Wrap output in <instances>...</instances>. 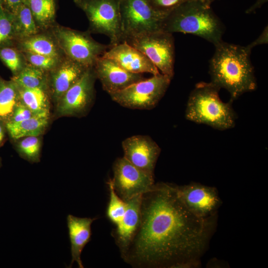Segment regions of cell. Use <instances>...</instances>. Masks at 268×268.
Returning a JSON list of instances; mask_svg holds the SVG:
<instances>
[{"instance_id":"1","label":"cell","mask_w":268,"mask_h":268,"mask_svg":"<svg viewBox=\"0 0 268 268\" xmlns=\"http://www.w3.org/2000/svg\"><path fill=\"white\" fill-rule=\"evenodd\" d=\"M215 215L197 217L181 201L175 185L154 184L142 195L139 226L121 258L136 268L198 266L214 227Z\"/></svg>"},{"instance_id":"2","label":"cell","mask_w":268,"mask_h":268,"mask_svg":"<svg viewBox=\"0 0 268 268\" xmlns=\"http://www.w3.org/2000/svg\"><path fill=\"white\" fill-rule=\"evenodd\" d=\"M214 46L209 62L210 82L227 90L231 102L244 93L255 90L257 84L250 59L251 51L246 46L223 41Z\"/></svg>"},{"instance_id":"3","label":"cell","mask_w":268,"mask_h":268,"mask_svg":"<svg viewBox=\"0 0 268 268\" xmlns=\"http://www.w3.org/2000/svg\"><path fill=\"white\" fill-rule=\"evenodd\" d=\"M162 30L196 35L215 46L222 41L224 28L210 6L198 0H190L164 17Z\"/></svg>"},{"instance_id":"4","label":"cell","mask_w":268,"mask_h":268,"mask_svg":"<svg viewBox=\"0 0 268 268\" xmlns=\"http://www.w3.org/2000/svg\"><path fill=\"white\" fill-rule=\"evenodd\" d=\"M220 89L211 82L198 83L189 97L186 118L221 131L233 128L237 116L232 102L225 103L221 100Z\"/></svg>"},{"instance_id":"5","label":"cell","mask_w":268,"mask_h":268,"mask_svg":"<svg viewBox=\"0 0 268 268\" xmlns=\"http://www.w3.org/2000/svg\"><path fill=\"white\" fill-rule=\"evenodd\" d=\"M56 41L67 58L89 68L109 48L95 41L91 33L61 25L56 23L50 29Z\"/></svg>"},{"instance_id":"6","label":"cell","mask_w":268,"mask_h":268,"mask_svg":"<svg viewBox=\"0 0 268 268\" xmlns=\"http://www.w3.org/2000/svg\"><path fill=\"white\" fill-rule=\"evenodd\" d=\"M85 14L88 31L104 34L110 39L109 47L123 42L119 0H73Z\"/></svg>"},{"instance_id":"7","label":"cell","mask_w":268,"mask_h":268,"mask_svg":"<svg viewBox=\"0 0 268 268\" xmlns=\"http://www.w3.org/2000/svg\"><path fill=\"white\" fill-rule=\"evenodd\" d=\"M172 78L163 74L153 75L110 95L121 106L132 109L154 108L164 95Z\"/></svg>"},{"instance_id":"8","label":"cell","mask_w":268,"mask_h":268,"mask_svg":"<svg viewBox=\"0 0 268 268\" xmlns=\"http://www.w3.org/2000/svg\"><path fill=\"white\" fill-rule=\"evenodd\" d=\"M124 41L144 54L162 74L173 78L175 44L172 33L159 30L129 37Z\"/></svg>"},{"instance_id":"9","label":"cell","mask_w":268,"mask_h":268,"mask_svg":"<svg viewBox=\"0 0 268 268\" xmlns=\"http://www.w3.org/2000/svg\"><path fill=\"white\" fill-rule=\"evenodd\" d=\"M123 42L129 37L162 30L165 16L152 7L148 0H119Z\"/></svg>"},{"instance_id":"10","label":"cell","mask_w":268,"mask_h":268,"mask_svg":"<svg viewBox=\"0 0 268 268\" xmlns=\"http://www.w3.org/2000/svg\"><path fill=\"white\" fill-rule=\"evenodd\" d=\"M97 79L93 67L87 68L83 76L55 104L57 117L85 116L92 106Z\"/></svg>"},{"instance_id":"11","label":"cell","mask_w":268,"mask_h":268,"mask_svg":"<svg viewBox=\"0 0 268 268\" xmlns=\"http://www.w3.org/2000/svg\"><path fill=\"white\" fill-rule=\"evenodd\" d=\"M109 180L117 195L125 201L149 191L154 185L153 175L137 168L124 157L117 158Z\"/></svg>"},{"instance_id":"12","label":"cell","mask_w":268,"mask_h":268,"mask_svg":"<svg viewBox=\"0 0 268 268\" xmlns=\"http://www.w3.org/2000/svg\"><path fill=\"white\" fill-rule=\"evenodd\" d=\"M175 187L181 201L194 215L201 218L215 215L221 202L215 187L197 183Z\"/></svg>"},{"instance_id":"13","label":"cell","mask_w":268,"mask_h":268,"mask_svg":"<svg viewBox=\"0 0 268 268\" xmlns=\"http://www.w3.org/2000/svg\"><path fill=\"white\" fill-rule=\"evenodd\" d=\"M122 145L124 158L139 169L153 175L161 149L150 137L133 135L124 139Z\"/></svg>"},{"instance_id":"14","label":"cell","mask_w":268,"mask_h":268,"mask_svg":"<svg viewBox=\"0 0 268 268\" xmlns=\"http://www.w3.org/2000/svg\"><path fill=\"white\" fill-rule=\"evenodd\" d=\"M87 68L65 56L57 67L48 73V90L54 105L80 79Z\"/></svg>"},{"instance_id":"15","label":"cell","mask_w":268,"mask_h":268,"mask_svg":"<svg viewBox=\"0 0 268 268\" xmlns=\"http://www.w3.org/2000/svg\"><path fill=\"white\" fill-rule=\"evenodd\" d=\"M94 68L97 78L109 94L144 79L142 74L129 72L114 60L103 56L97 60Z\"/></svg>"},{"instance_id":"16","label":"cell","mask_w":268,"mask_h":268,"mask_svg":"<svg viewBox=\"0 0 268 268\" xmlns=\"http://www.w3.org/2000/svg\"><path fill=\"white\" fill-rule=\"evenodd\" d=\"M102 56L114 60L122 68L132 73H149L153 75L160 73L144 54L125 41L109 47Z\"/></svg>"},{"instance_id":"17","label":"cell","mask_w":268,"mask_h":268,"mask_svg":"<svg viewBox=\"0 0 268 268\" xmlns=\"http://www.w3.org/2000/svg\"><path fill=\"white\" fill-rule=\"evenodd\" d=\"M141 195L126 201L127 207L121 221L112 232L121 257L127 251L139 228L140 221Z\"/></svg>"},{"instance_id":"18","label":"cell","mask_w":268,"mask_h":268,"mask_svg":"<svg viewBox=\"0 0 268 268\" xmlns=\"http://www.w3.org/2000/svg\"><path fill=\"white\" fill-rule=\"evenodd\" d=\"M95 219L96 218L67 215V225L71 255L70 268L76 262L78 268H83L81 254L84 247L91 240V224Z\"/></svg>"},{"instance_id":"19","label":"cell","mask_w":268,"mask_h":268,"mask_svg":"<svg viewBox=\"0 0 268 268\" xmlns=\"http://www.w3.org/2000/svg\"><path fill=\"white\" fill-rule=\"evenodd\" d=\"M16 47L22 52L62 58L65 56L50 30L17 40Z\"/></svg>"},{"instance_id":"20","label":"cell","mask_w":268,"mask_h":268,"mask_svg":"<svg viewBox=\"0 0 268 268\" xmlns=\"http://www.w3.org/2000/svg\"><path fill=\"white\" fill-rule=\"evenodd\" d=\"M51 115H38L17 123H6L7 134L13 141L29 136H41L47 129Z\"/></svg>"},{"instance_id":"21","label":"cell","mask_w":268,"mask_h":268,"mask_svg":"<svg viewBox=\"0 0 268 268\" xmlns=\"http://www.w3.org/2000/svg\"><path fill=\"white\" fill-rule=\"evenodd\" d=\"M16 86L21 103L37 115H51L52 102L47 89Z\"/></svg>"},{"instance_id":"22","label":"cell","mask_w":268,"mask_h":268,"mask_svg":"<svg viewBox=\"0 0 268 268\" xmlns=\"http://www.w3.org/2000/svg\"><path fill=\"white\" fill-rule=\"evenodd\" d=\"M41 31L50 30L57 22V0H25Z\"/></svg>"},{"instance_id":"23","label":"cell","mask_w":268,"mask_h":268,"mask_svg":"<svg viewBox=\"0 0 268 268\" xmlns=\"http://www.w3.org/2000/svg\"><path fill=\"white\" fill-rule=\"evenodd\" d=\"M19 102L15 83L11 79L5 80L0 75V120L6 124Z\"/></svg>"},{"instance_id":"24","label":"cell","mask_w":268,"mask_h":268,"mask_svg":"<svg viewBox=\"0 0 268 268\" xmlns=\"http://www.w3.org/2000/svg\"><path fill=\"white\" fill-rule=\"evenodd\" d=\"M13 14L16 41L31 36L41 31L25 2L22 3Z\"/></svg>"},{"instance_id":"25","label":"cell","mask_w":268,"mask_h":268,"mask_svg":"<svg viewBox=\"0 0 268 268\" xmlns=\"http://www.w3.org/2000/svg\"><path fill=\"white\" fill-rule=\"evenodd\" d=\"M48 73L28 64L11 79L16 85L28 88L48 90Z\"/></svg>"},{"instance_id":"26","label":"cell","mask_w":268,"mask_h":268,"mask_svg":"<svg viewBox=\"0 0 268 268\" xmlns=\"http://www.w3.org/2000/svg\"><path fill=\"white\" fill-rule=\"evenodd\" d=\"M41 136H25L13 140L15 148L19 156L32 163L40 162L42 146Z\"/></svg>"},{"instance_id":"27","label":"cell","mask_w":268,"mask_h":268,"mask_svg":"<svg viewBox=\"0 0 268 268\" xmlns=\"http://www.w3.org/2000/svg\"><path fill=\"white\" fill-rule=\"evenodd\" d=\"M0 60L11 71L12 76L17 74L27 64L23 52L15 44L0 47Z\"/></svg>"},{"instance_id":"28","label":"cell","mask_w":268,"mask_h":268,"mask_svg":"<svg viewBox=\"0 0 268 268\" xmlns=\"http://www.w3.org/2000/svg\"><path fill=\"white\" fill-rule=\"evenodd\" d=\"M16 40L13 14L0 6V47L14 44Z\"/></svg>"},{"instance_id":"29","label":"cell","mask_w":268,"mask_h":268,"mask_svg":"<svg viewBox=\"0 0 268 268\" xmlns=\"http://www.w3.org/2000/svg\"><path fill=\"white\" fill-rule=\"evenodd\" d=\"M107 184L110 193V199L106 210V215L108 219L116 225L121 221L124 215L127 202L117 195L109 180Z\"/></svg>"},{"instance_id":"30","label":"cell","mask_w":268,"mask_h":268,"mask_svg":"<svg viewBox=\"0 0 268 268\" xmlns=\"http://www.w3.org/2000/svg\"><path fill=\"white\" fill-rule=\"evenodd\" d=\"M22 52L27 64L47 72L56 67L65 57L58 58L31 52Z\"/></svg>"},{"instance_id":"31","label":"cell","mask_w":268,"mask_h":268,"mask_svg":"<svg viewBox=\"0 0 268 268\" xmlns=\"http://www.w3.org/2000/svg\"><path fill=\"white\" fill-rule=\"evenodd\" d=\"M189 0H148L154 9L165 16L174 9Z\"/></svg>"},{"instance_id":"32","label":"cell","mask_w":268,"mask_h":268,"mask_svg":"<svg viewBox=\"0 0 268 268\" xmlns=\"http://www.w3.org/2000/svg\"><path fill=\"white\" fill-rule=\"evenodd\" d=\"M36 115H38L33 113L20 101L15 107L10 119L6 123H17Z\"/></svg>"},{"instance_id":"33","label":"cell","mask_w":268,"mask_h":268,"mask_svg":"<svg viewBox=\"0 0 268 268\" xmlns=\"http://www.w3.org/2000/svg\"><path fill=\"white\" fill-rule=\"evenodd\" d=\"M268 41V29L267 26L264 29L262 33L255 40L252 42L249 45L246 46L247 48L250 51L252 49L258 45L267 44Z\"/></svg>"},{"instance_id":"34","label":"cell","mask_w":268,"mask_h":268,"mask_svg":"<svg viewBox=\"0 0 268 268\" xmlns=\"http://www.w3.org/2000/svg\"><path fill=\"white\" fill-rule=\"evenodd\" d=\"M25 0H4L3 7L13 13Z\"/></svg>"},{"instance_id":"35","label":"cell","mask_w":268,"mask_h":268,"mask_svg":"<svg viewBox=\"0 0 268 268\" xmlns=\"http://www.w3.org/2000/svg\"><path fill=\"white\" fill-rule=\"evenodd\" d=\"M7 134L5 124L0 120V147L5 142Z\"/></svg>"},{"instance_id":"36","label":"cell","mask_w":268,"mask_h":268,"mask_svg":"<svg viewBox=\"0 0 268 268\" xmlns=\"http://www.w3.org/2000/svg\"><path fill=\"white\" fill-rule=\"evenodd\" d=\"M268 0H257L254 4L247 10L246 12L249 13L254 12L257 9L260 8Z\"/></svg>"},{"instance_id":"37","label":"cell","mask_w":268,"mask_h":268,"mask_svg":"<svg viewBox=\"0 0 268 268\" xmlns=\"http://www.w3.org/2000/svg\"><path fill=\"white\" fill-rule=\"evenodd\" d=\"M204 4L210 6L211 4L215 0H198Z\"/></svg>"},{"instance_id":"38","label":"cell","mask_w":268,"mask_h":268,"mask_svg":"<svg viewBox=\"0 0 268 268\" xmlns=\"http://www.w3.org/2000/svg\"><path fill=\"white\" fill-rule=\"evenodd\" d=\"M4 0H0V6H4Z\"/></svg>"},{"instance_id":"39","label":"cell","mask_w":268,"mask_h":268,"mask_svg":"<svg viewBox=\"0 0 268 268\" xmlns=\"http://www.w3.org/2000/svg\"><path fill=\"white\" fill-rule=\"evenodd\" d=\"M1 165H2V163H1V158L0 157V168L1 166Z\"/></svg>"}]
</instances>
